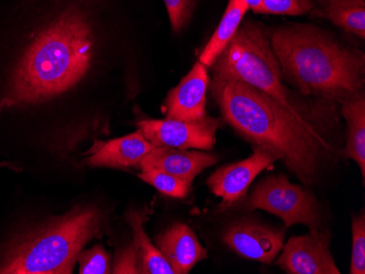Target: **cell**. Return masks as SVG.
Masks as SVG:
<instances>
[{"mask_svg":"<svg viewBox=\"0 0 365 274\" xmlns=\"http://www.w3.org/2000/svg\"><path fill=\"white\" fill-rule=\"evenodd\" d=\"M98 45L96 21L83 7L69 5L57 12L16 59L0 96V114L75 91L96 66Z\"/></svg>","mask_w":365,"mask_h":274,"instance_id":"6da1fadb","label":"cell"},{"mask_svg":"<svg viewBox=\"0 0 365 274\" xmlns=\"http://www.w3.org/2000/svg\"><path fill=\"white\" fill-rule=\"evenodd\" d=\"M209 85L223 120L242 138L274 153L307 188L317 183L334 151L324 137V118L287 107L240 81L212 78Z\"/></svg>","mask_w":365,"mask_h":274,"instance_id":"7a4b0ae2","label":"cell"},{"mask_svg":"<svg viewBox=\"0 0 365 274\" xmlns=\"http://www.w3.org/2000/svg\"><path fill=\"white\" fill-rule=\"evenodd\" d=\"M284 81L305 96L341 103L362 91L365 56L323 28L289 23L268 36Z\"/></svg>","mask_w":365,"mask_h":274,"instance_id":"3957f363","label":"cell"},{"mask_svg":"<svg viewBox=\"0 0 365 274\" xmlns=\"http://www.w3.org/2000/svg\"><path fill=\"white\" fill-rule=\"evenodd\" d=\"M106 224L96 206L68 214L16 235L0 251V274H69L80 253Z\"/></svg>","mask_w":365,"mask_h":274,"instance_id":"277c9868","label":"cell"},{"mask_svg":"<svg viewBox=\"0 0 365 274\" xmlns=\"http://www.w3.org/2000/svg\"><path fill=\"white\" fill-rule=\"evenodd\" d=\"M210 68L215 79L240 81L267 93L287 107L305 112L284 85L269 38L253 20L242 22Z\"/></svg>","mask_w":365,"mask_h":274,"instance_id":"5b68a950","label":"cell"},{"mask_svg":"<svg viewBox=\"0 0 365 274\" xmlns=\"http://www.w3.org/2000/svg\"><path fill=\"white\" fill-rule=\"evenodd\" d=\"M244 208L274 214L287 228L303 224L309 230L321 228V212L317 197L309 188L292 184L284 174L270 175L260 181L244 201Z\"/></svg>","mask_w":365,"mask_h":274,"instance_id":"8992f818","label":"cell"},{"mask_svg":"<svg viewBox=\"0 0 365 274\" xmlns=\"http://www.w3.org/2000/svg\"><path fill=\"white\" fill-rule=\"evenodd\" d=\"M219 118L207 116L199 122L175 120H145L137 124L148 141L155 147H170L182 150H211L220 127Z\"/></svg>","mask_w":365,"mask_h":274,"instance_id":"52a82bcc","label":"cell"},{"mask_svg":"<svg viewBox=\"0 0 365 274\" xmlns=\"http://www.w3.org/2000/svg\"><path fill=\"white\" fill-rule=\"evenodd\" d=\"M221 239L227 248L241 257L270 265L284 247V230L243 216L225 226Z\"/></svg>","mask_w":365,"mask_h":274,"instance_id":"ba28073f","label":"cell"},{"mask_svg":"<svg viewBox=\"0 0 365 274\" xmlns=\"http://www.w3.org/2000/svg\"><path fill=\"white\" fill-rule=\"evenodd\" d=\"M328 230H309L292 236L281 249L276 265L289 274H340L329 245Z\"/></svg>","mask_w":365,"mask_h":274,"instance_id":"9c48e42d","label":"cell"},{"mask_svg":"<svg viewBox=\"0 0 365 274\" xmlns=\"http://www.w3.org/2000/svg\"><path fill=\"white\" fill-rule=\"evenodd\" d=\"M253 149L251 157L219 167L207 179V186L213 195L222 199L221 208H229L243 200L254 179L278 161L276 155L266 149L260 147H253Z\"/></svg>","mask_w":365,"mask_h":274,"instance_id":"30bf717a","label":"cell"},{"mask_svg":"<svg viewBox=\"0 0 365 274\" xmlns=\"http://www.w3.org/2000/svg\"><path fill=\"white\" fill-rule=\"evenodd\" d=\"M210 79L208 68L197 61L180 85L168 94L164 114L168 120L199 122L206 118V98Z\"/></svg>","mask_w":365,"mask_h":274,"instance_id":"8fae6325","label":"cell"},{"mask_svg":"<svg viewBox=\"0 0 365 274\" xmlns=\"http://www.w3.org/2000/svg\"><path fill=\"white\" fill-rule=\"evenodd\" d=\"M155 147L138 129L137 132L120 138L94 141L91 148L85 153L83 164L112 169L137 167L141 159Z\"/></svg>","mask_w":365,"mask_h":274,"instance_id":"7c38bea8","label":"cell"},{"mask_svg":"<svg viewBox=\"0 0 365 274\" xmlns=\"http://www.w3.org/2000/svg\"><path fill=\"white\" fill-rule=\"evenodd\" d=\"M155 246L175 274H187L208 257L194 231L185 223H174L155 238Z\"/></svg>","mask_w":365,"mask_h":274,"instance_id":"4fadbf2b","label":"cell"},{"mask_svg":"<svg viewBox=\"0 0 365 274\" xmlns=\"http://www.w3.org/2000/svg\"><path fill=\"white\" fill-rule=\"evenodd\" d=\"M218 162V157L202 151L182 150L170 147H155L136 169H157L178 176L192 185L199 174Z\"/></svg>","mask_w":365,"mask_h":274,"instance_id":"5bb4252c","label":"cell"},{"mask_svg":"<svg viewBox=\"0 0 365 274\" xmlns=\"http://www.w3.org/2000/svg\"><path fill=\"white\" fill-rule=\"evenodd\" d=\"M341 115L346 122V146L340 151L344 159H350L360 169L365 179V96L364 90L341 102Z\"/></svg>","mask_w":365,"mask_h":274,"instance_id":"9a60e30c","label":"cell"},{"mask_svg":"<svg viewBox=\"0 0 365 274\" xmlns=\"http://www.w3.org/2000/svg\"><path fill=\"white\" fill-rule=\"evenodd\" d=\"M248 7L244 0H229L222 19L218 28L207 43L202 52L199 55V60L204 63L207 68H210L218 58L219 55L223 52L225 46L239 30L243 22Z\"/></svg>","mask_w":365,"mask_h":274,"instance_id":"2e32d148","label":"cell"},{"mask_svg":"<svg viewBox=\"0 0 365 274\" xmlns=\"http://www.w3.org/2000/svg\"><path fill=\"white\" fill-rule=\"evenodd\" d=\"M126 222L134 233V241L138 245L143 258V274H175L155 245L151 243L143 230V222L147 216L139 210H129L127 212Z\"/></svg>","mask_w":365,"mask_h":274,"instance_id":"e0dca14e","label":"cell"},{"mask_svg":"<svg viewBox=\"0 0 365 274\" xmlns=\"http://www.w3.org/2000/svg\"><path fill=\"white\" fill-rule=\"evenodd\" d=\"M322 11L335 26L365 38V0H326Z\"/></svg>","mask_w":365,"mask_h":274,"instance_id":"ac0fdd59","label":"cell"},{"mask_svg":"<svg viewBox=\"0 0 365 274\" xmlns=\"http://www.w3.org/2000/svg\"><path fill=\"white\" fill-rule=\"evenodd\" d=\"M138 177L159 190L163 195L178 199L187 197L192 188V185L187 181L161 169H143L138 174Z\"/></svg>","mask_w":365,"mask_h":274,"instance_id":"d6986e66","label":"cell"},{"mask_svg":"<svg viewBox=\"0 0 365 274\" xmlns=\"http://www.w3.org/2000/svg\"><path fill=\"white\" fill-rule=\"evenodd\" d=\"M80 274H108L112 272L110 258L102 245L81 251L78 257Z\"/></svg>","mask_w":365,"mask_h":274,"instance_id":"ffe728a7","label":"cell"},{"mask_svg":"<svg viewBox=\"0 0 365 274\" xmlns=\"http://www.w3.org/2000/svg\"><path fill=\"white\" fill-rule=\"evenodd\" d=\"M352 251L350 274H365V214L354 216L351 225Z\"/></svg>","mask_w":365,"mask_h":274,"instance_id":"44dd1931","label":"cell"},{"mask_svg":"<svg viewBox=\"0 0 365 274\" xmlns=\"http://www.w3.org/2000/svg\"><path fill=\"white\" fill-rule=\"evenodd\" d=\"M313 9V0H262L260 14L303 16Z\"/></svg>","mask_w":365,"mask_h":274,"instance_id":"7402d4cb","label":"cell"},{"mask_svg":"<svg viewBox=\"0 0 365 274\" xmlns=\"http://www.w3.org/2000/svg\"><path fill=\"white\" fill-rule=\"evenodd\" d=\"M112 273L143 274V258L136 241L118 251L115 255Z\"/></svg>","mask_w":365,"mask_h":274,"instance_id":"603a6c76","label":"cell"},{"mask_svg":"<svg viewBox=\"0 0 365 274\" xmlns=\"http://www.w3.org/2000/svg\"><path fill=\"white\" fill-rule=\"evenodd\" d=\"M174 32L182 30L190 19L195 0H163Z\"/></svg>","mask_w":365,"mask_h":274,"instance_id":"cb8c5ba5","label":"cell"},{"mask_svg":"<svg viewBox=\"0 0 365 274\" xmlns=\"http://www.w3.org/2000/svg\"><path fill=\"white\" fill-rule=\"evenodd\" d=\"M244 1H245L246 5H247L248 10H253L254 12L260 14L262 0H244Z\"/></svg>","mask_w":365,"mask_h":274,"instance_id":"d4e9b609","label":"cell"},{"mask_svg":"<svg viewBox=\"0 0 365 274\" xmlns=\"http://www.w3.org/2000/svg\"><path fill=\"white\" fill-rule=\"evenodd\" d=\"M8 165H10V164H8V163H6V162L0 163V167H8Z\"/></svg>","mask_w":365,"mask_h":274,"instance_id":"484cf974","label":"cell"},{"mask_svg":"<svg viewBox=\"0 0 365 274\" xmlns=\"http://www.w3.org/2000/svg\"><path fill=\"white\" fill-rule=\"evenodd\" d=\"M317 3L322 4L324 3V1H326V0H317Z\"/></svg>","mask_w":365,"mask_h":274,"instance_id":"4316f807","label":"cell"}]
</instances>
